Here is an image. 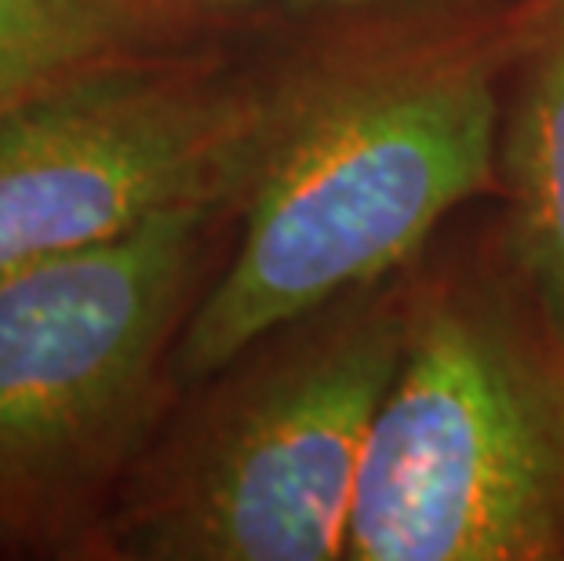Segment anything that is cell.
I'll return each instance as SVG.
<instances>
[{
	"mask_svg": "<svg viewBox=\"0 0 564 561\" xmlns=\"http://www.w3.org/2000/svg\"><path fill=\"white\" fill-rule=\"evenodd\" d=\"M248 8L0 114V270L113 241L194 201L237 208L259 128Z\"/></svg>",
	"mask_w": 564,
	"mask_h": 561,
	"instance_id": "obj_5",
	"label": "cell"
},
{
	"mask_svg": "<svg viewBox=\"0 0 564 561\" xmlns=\"http://www.w3.org/2000/svg\"><path fill=\"white\" fill-rule=\"evenodd\" d=\"M546 0H262L259 128L230 248L172 357L183 390L267 328L382 281L496 197L510 74Z\"/></svg>",
	"mask_w": 564,
	"mask_h": 561,
	"instance_id": "obj_1",
	"label": "cell"
},
{
	"mask_svg": "<svg viewBox=\"0 0 564 561\" xmlns=\"http://www.w3.org/2000/svg\"><path fill=\"white\" fill-rule=\"evenodd\" d=\"M219 0H0V114L124 58L208 37Z\"/></svg>",
	"mask_w": 564,
	"mask_h": 561,
	"instance_id": "obj_7",
	"label": "cell"
},
{
	"mask_svg": "<svg viewBox=\"0 0 564 561\" xmlns=\"http://www.w3.org/2000/svg\"><path fill=\"white\" fill-rule=\"evenodd\" d=\"M499 237L564 321V0L543 19L510 74L496 150Z\"/></svg>",
	"mask_w": 564,
	"mask_h": 561,
	"instance_id": "obj_6",
	"label": "cell"
},
{
	"mask_svg": "<svg viewBox=\"0 0 564 561\" xmlns=\"http://www.w3.org/2000/svg\"><path fill=\"white\" fill-rule=\"evenodd\" d=\"M412 267L267 328L175 390L95 561H335L398 376Z\"/></svg>",
	"mask_w": 564,
	"mask_h": 561,
	"instance_id": "obj_3",
	"label": "cell"
},
{
	"mask_svg": "<svg viewBox=\"0 0 564 561\" xmlns=\"http://www.w3.org/2000/svg\"><path fill=\"white\" fill-rule=\"evenodd\" d=\"M219 4H241V0H219Z\"/></svg>",
	"mask_w": 564,
	"mask_h": 561,
	"instance_id": "obj_8",
	"label": "cell"
},
{
	"mask_svg": "<svg viewBox=\"0 0 564 561\" xmlns=\"http://www.w3.org/2000/svg\"><path fill=\"white\" fill-rule=\"evenodd\" d=\"M434 245L412 262L346 561H564V321L496 223Z\"/></svg>",
	"mask_w": 564,
	"mask_h": 561,
	"instance_id": "obj_2",
	"label": "cell"
},
{
	"mask_svg": "<svg viewBox=\"0 0 564 561\" xmlns=\"http://www.w3.org/2000/svg\"><path fill=\"white\" fill-rule=\"evenodd\" d=\"M230 237V201H194L0 270V558L95 561Z\"/></svg>",
	"mask_w": 564,
	"mask_h": 561,
	"instance_id": "obj_4",
	"label": "cell"
}]
</instances>
